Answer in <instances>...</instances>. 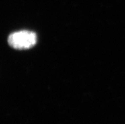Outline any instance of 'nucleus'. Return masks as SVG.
I'll return each mask as SVG.
<instances>
[{"mask_svg":"<svg viewBox=\"0 0 125 124\" xmlns=\"http://www.w3.org/2000/svg\"><path fill=\"white\" fill-rule=\"evenodd\" d=\"M37 42V36L35 32L29 30H20L10 35L8 42L11 48L22 50L33 47Z\"/></svg>","mask_w":125,"mask_h":124,"instance_id":"f257e3e1","label":"nucleus"}]
</instances>
